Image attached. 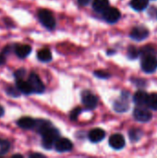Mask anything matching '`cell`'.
I'll return each instance as SVG.
<instances>
[{"label":"cell","instance_id":"7","mask_svg":"<svg viewBox=\"0 0 157 158\" xmlns=\"http://www.w3.org/2000/svg\"><path fill=\"white\" fill-rule=\"evenodd\" d=\"M129 94L127 93H123L121 97L118 98L115 104H114V108L117 112H126L129 109Z\"/></svg>","mask_w":157,"mask_h":158},{"label":"cell","instance_id":"18","mask_svg":"<svg viewBox=\"0 0 157 158\" xmlns=\"http://www.w3.org/2000/svg\"><path fill=\"white\" fill-rule=\"evenodd\" d=\"M109 6L108 0H93V7L97 12H104Z\"/></svg>","mask_w":157,"mask_h":158},{"label":"cell","instance_id":"23","mask_svg":"<svg viewBox=\"0 0 157 158\" xmlns=\"http://www.w3.org/2000/svg\"><path fill=\"white\" fill-rule=\"evenodd\" d=\"M6 94H8V95L11 96V97H14V98L19 97V96L20 95V94H21L20 91L18 89L17 86H16V87H13V86H8V87H6Z\"/></svg>","mask_w":157,"mask_h":158},{"label":"cell","instance_id":"32","mask_svg":"<svg viewBox=\"0 0 157 158\" xmlns=\"http://www.w3.org/2000/svg\"><path fill=\"white\" fill-rule=\"evenodd\" d=\"M30 156H31V157H35V156L43 157V155H41V154H31V155H30Z\"/></svg>","mask_w":157,"mask_h":158},{"label":"cell","instance_id":"33","mask_svg":"<svg viewBox=\"0 0 157 158\" xmlns=\"http://www.w3.org/2000/svg\"><path fill=\"white\" fill-rule=\"evenodd\" d=\"M4 114H5V110H4V108L0 106V118H1V117H3V116H4Z\"/></svg>","mask_w":157,"mask_h":158},{"label":"cell","instance_id":"13","mask_svg":"<svg viewBox=\"0 0 157 158\" xmlns=\"http://www.w3.org/2000/svg\"><path fill=\"white\" fill-rule=\"evenodd\" d=\"M36 124V119H33L32 118L30 117H23L18 119L17 125L20 127L23 130H31L34 129Z\"/></svg>","mask_w":157,"mask_h":158},{"label":"cell","instance_id":"14","mask_svg":"<svg viewBox=\"0 0 157 158\" xmlns=\"http://www.w3.org/2000/svg\"><path fill=\"white\" fill-rule=\"evenodd\" d=\"M148 98L149 94H146L144 91H138L133 96V101L138 106H147Z\"/></svg>","mask_w":157,"mask_h":158},{"label":"cell","instance_id":"22","mask_svg":"<svg viewBox=\"0 0 157 158\" xmlns=\"http://www.w3.org/2000/svg\"><path fill=\"white\" fill-rule=\"evenodd\" d=\"M147 106H149L151 109L157 110V93H154V94H149Z\"/></svg>","mask_w":157,"mask_h":158},{"label":"cell","instance_id":"31","mask_svg":"<svg viewBox=\"0 0 157 158\" xmlns=\"http://www.w3.org/2000/svg\"><path fill=\"white\" fill-rule=\"evenodd\" d=\"M78 2L81 6H87L90 4L91 0H78Z\"/></svg>","mask_w":157,"mask_h":158},{"label":"cell","instance_id":"25","mask_svg":"<svg viewBox=\"0 0 157 158\" xmlns=\"http://www.w3.org/2000/svg\"><path fill=\"white\" fill-rule=\"evenodd\" d=\"M11 49H12V48H11L9 45L6 46V47L3 49V51H2L1 54H0V66H2L3 64L6 63V56H8V54L11 52Z\"/></svg>","mask_w":157,"mask_h":158},{"label":"cell","instance_id":"24","mask_svg":"<svg viewBox=\"0 0 157 158\" xmlns=\"http://www.w3.org/2000/svg\"><path fill=\"white\" fill-rule=\"evenodd\" d=\"M142 135H143V132L139 129H133L130 131V138L131 141H134V142L140 140Z\"/></svg>","mask_w":157,"mask_h":158},{"label":"cell","instance_id":"9","mask_svg":"<svg viewBox=\"0 0 157 158\" xmlns=\"http://www.w3.org/2000/svg\"><path fill=\"white\" fill-rule=\"evenodd\" d=\"M149 35V31L144 26H137L132 29L130 32V37L135 41H143Z\"/></svg>","mask_w":157,"mask_h":158},{"label":"cell","instance_id":"12","mask_svg":"<svg viewBox=\"0 0 157 158\" xmlns=\"http://www.w3.org/2000/svg\"><path fill=\"white\" fill-rule=\"evenodd\" d=\"M14 52L17 55L18 57L19 58H25L27 57L31 52V47L29 44H15L14 45Z\"/></svg>","mask_w":157,"mask_h":158},{"label":"cell","instance_id":"17","mask_svg":"<svg viewBox=\"0 0 157 158\" xmlns=\"http://www.w3.org/2000/svg\"><path fill=\"white\" fill-rule=\"evenodd\" d=\"M51 127H52V124L48 120L38 119V120H36V124H35L34 129H36V131L42 135L45 131H47Z\"/></svg>","mask_w":157,"mask_h":158},{"label":"cell","instance_id":"21","mask_svg":"<svg viewBox=\"0 0 157 158\" xmlns=\"http://www.w3.org/2000/svg\"><path fill=\"white\" fill-rule=\"evenodd\" d=\"M10 147H11L10 143L7 140L0 139V156L7 154L8 151L10 150Z\"/></svg>","mask_w":157,"mask_h":158},{"label":"cell","instance_id":"27","mask_svg":"<svg viewBox=\"0 0 157 158\" xmlns=\"http://www.w3.org/2000/svg\"><path fill=\"white\" fill-rule=\"evenodd\" d=\"M25 75H26V70L24 69H19L14 72V77H15L16 81L23 79L25 77Z\"/></svg>","mask_w":157,"mask_h":158},{"label":"cell","instance_id":"3","mask_svg":"<svg viewBox=\"0 0 157 158\" xmlns=\"http://www.w3.org/2000/svg\"><path fill=\"white\" fill-rule=\"evenodd\" d=\"M142 69L146 73H153L157 69V57L155 55L143 56Z\"/></svg>","mask_w":157,"mask_h":158},{"label":"cell","instance_id":"16","mask_svg":"<svg viewBox=\"0 0 157 158\" xmlns=\"http://www.w3.org/2000/svg\"><path fill=\"white\" fill-rule=\"evenodd\" d=\"M105 137V132L102 129H93L89 133V140L92 143H99Z\"/></svg>","mask_w":157,"mask_h":158},{"label":"cell","instance_id":"20","mask_svg":"<svg viewBox=\"0 0 157 158\" xmlns=\"http://www.w3.org/2000/svg\"><path fill=\"white\" fill-rule=\"evenodd\" d=\"M148 0H131L130 6L137 11H142L145 9L148 6Z\"/></svg>","mask_w":157,"mask_h":158},{"label":"cell","instance_id":"30","mask_svg":"<svg viewBox=\"0 0 157 158\" xmlns=\"http://www.w3.org/2000/svg\"><path fill=\"white\" fill-rule=\"evenodd\" d=\"M81 108H75V109L71 112V114H70V118H71L72 120H76V119L78 118L79 115L81 114Z\"/></svg>","mask_w":157,"mask_h":158},{"label":"cell","instance_id":"1","mask_svg":"<svg viewBox=\"0 0 157 158\" xmlns=\"http://www.w3.org/2000/svg\"><path fill=\"white\" fill-rule=\"evenodd\" d=\"M59 131L51 127L49 128L47 131H45L43 134H42V137H43V141H42V143H43V147L45 148V149H52L53 146H55L56 141L60 138L59 137Z\"/></svg>","mask_w":157,"mask_h":158},{"label":"cell","instance_id":"11","mask_svg":"<svg viewBox=\"0 0 157 158\" xmlns=\"http://www.w3.org/2000/svg\"><path fill=\"white\" fill-rule=\"evenodd\" d=\"M125 139L121 134H114L109 139V144L110 146L115 150H120L125 146Z\"/></svg>","mask_w":157,"mask_h":158},{"label":"cell","instance_id":"15","mask_svg":"<svg viewBox=\"0 0 157 158\" xmlns=\"http://www.w3.org/2000/svg\"><path fill=\"white\" fill-rule=\"evenodd\" d=\"M16 86L20 91V93L23 94L29 95V94L33 93L32 87L31 86L30 82L28 81H24L23 79L16 81Z\"/></svg>","mask_w":157,"mask_h":158},{"label":"cell","instance_id":"2","mask_svg":"<svg viewBox=\"0 0 157 158\" xmlns=\"http://www.w3.org/2000/svg\"><path fill=\"white\" fill-rule=\"evenodd\" d=\"M40 22L48 30H53L56 27V19L53 14L47 9H41L38 12Z\"/></svg>","mask_w":157,"mask_h":158},{"label":"cell","instance_id":"29","mask_svg":"<svg viewBox=\"0 0 157 158\" xmlns=\"http://www.w3.org/2000/svg\"><path fill=\"white\" fill-rule=\"evenodd\" d=\"M95 76H97L98 78H102V79H107L110 77V74L105 72V71H103V70H98V71H95L94 72Z\"/></svg>","mask_w":157,"mask_h":158},{"label":"cell","instance_id":"6","mask_svg":"<svg viewBox=\"0 0 157 158\" xmlns=\"http://www.w3.org/2000/svg\"><path fill=\"white\" fill-rule=\"evenodd\" d=\"M104 18L108 23H115L120 19V12L117 7H107L104 12Z\"/></svg>","mask_w":157,"mask_h":158},{"label":"cell","instance_id":"26","mask_svg":"<svg viewBox=\"0 0 157 158\" xmlns=\"http://www.w3.org/2000/svg\"><path fill=\"white\" fill-rule=\"evenodd\" d=\"M140 55V51L135 47V46H130L129 50H128V56L130 59H135L139 56Z\"/></svg>","mask_w":157,"mask_h":158},{"label":"cell","instance_id":"8","mask_svg":"<svg viewBox=\"0 0 157 158\" xmlns=\"http://www.w3.org/2000/svg\"><path fill=\"white\" fill-rule=\"evenodd\" d=\"M81 97H82L81 100H82L83 105H84L88 109H93V108H95V106H96L97 104H98V99H97V97H96L93 94H92L91 92H88V91L84 92V93L82 94Z\"/></svg>","mask_w":157,"mask_h":158},{"label":"cell","instance_id":"28","mask_svg":"<svg viewBox=\"0 0 157 158\" xmlns=\"http://www.w3.org/2000/svg\"><path fill=\"white\" fill-rule=\"evenodd\" d=\"M141 53L143 55V56H148V55H155V51L152 47H149V46H144L142 50H141Z\"/></svg>","mask_w":157,"mask_h":158},{"label":"cell","instance_id":"10","mask_svg":"<svg viewBox=\"0 0 157 158\" xmlns=\"http://www.w3.org/2000/svg\"><path fill=\"white\" fill-rule=\"evenodd\" d=\"M72 147L73 145L71 141L67 138H59L55 144V149L59 153L69 152L72 149Z\"/></svg>","mask_w":157,"mask_h":158},{"label":"cell","instance_id":"4","mask_svg":"<svg viewBox=\"0 0 157 158\" xmlns=\"http://www.w3.org/2000/svg\"><path fill=\"white\" fill-rule=\"evenodd\" d=\"M28 81L30 82L31 86L32 87L33 93H35V94H43L44 92L45 87H44L43 81H41L40 77L36 73L31 72L28 77Z\"/></svg>","mask_w":157,"mask_h":158},{"label":"cell","instance_id":"19","mask_svg":"<svg viewBox=\"0 0 157 158\" xmlns=\"http://www.w3.org/2000/svg\"><path fill=\"white\" fill-rule=\"evenodd\" d=\"M37 58L41 61V62H49L52 60V54L51 51L47 48H43L41 49L40 51H38L37 53Z\"/></svg>","mask_w":157,"mask_h":158},{"label":"cell","instance_id":"5","mask_svg":"<svg viewBox=\"0 0 157 158\" xmlns=\"http://www.w3.org/2000/svg\"><path fill=\"white\" fill-rule=\"evenodd\" d=\"M133 116H134L135 119L140 122H148L153 118L152 113L144 106H137L134 109Z\"/></svg>","mask_w":157,"mask_h":158}]
</instances>
